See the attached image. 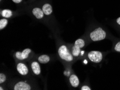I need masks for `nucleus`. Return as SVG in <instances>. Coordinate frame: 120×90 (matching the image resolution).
Returning <instances> with one entry per match:
<instances>
[{
  "mask_svg": "<svg viewBox=\"0 0 120 90\" xmlns=\"http://www.w3.org/2000/svg\"><path fill=\"white\" fill-rule=\"evenodd\" d=\"M58 55L63 60L70 62L73 60V56L70 53L66 46L63 45L58 49Z\"/></svg>",
  "mask_w": 120,
  "mask_h": 90,
  "instance_id": "f257e3e1",
  "label": "nucleus"
},
{
  "mask_svg": "<svg viewBox=\"0 0 120 90\" xmlns=\"http://www.w3.org/2000/svg\"><path fill=\"white\" fill-rule=\"evenodd\" d=\"M106 37V33L101 27H98L90 34V38L93 41L96 42L104 39Z\"/></svg>",
  "mask_w": 120,
  "mask_h": 90,
  "instance_id": "f03ea898",
  "label": "nucleus"
},
{
  "mask_svg": "<svg viewBox=\"0 0 120 90\" xmlns=\"http://www.w3.org/2000/svg\"><path fill=\"white\" fill-rule=\"evenodd\" d=\"M85 45L84 40L78 39L76 40L74 45L72 47V53L74 57H78L81 53V49L84 47Z\"/></svg>",
  "mask_w": 120,
  "mask_h": 90,
  "instance_id": "7ed1b4c3",
  "label": "nucleus"
},
{
  "mask_svg": "<svg viewBox=\"0 0 120 90\" xmlns=\"http://www.w3.org/2000/svg\"><path fill=\"white\" fill-rule=\"evenodd\" d=\"M88 57L92 62L95 63H99L102 60V54L100 51H92L88 53Z\"/></svg>",
  "mask_w": 120,
  "mask_h": 90,
  "instance_id": "20e7f679",
  "label": "nucleus"
},
{
  "mask_svg": "<svg viewBox=\"0 0 120 90\" xmlns=\"http://www.w3.org/2000/svg\"><path fill=\"white\" fill-rule=\"evenodd\" d=\"M31 52V50L30 49H25L22 52L17 51L16 52L15 56L18 59L24 60L28 57L29 55Z\"/></svg>",
  "mask_w": 120,
  "mask_h": 90,
  "instance_id": "39448f33",
  "label": "nucleus"
},
{
  "mask_svg": "<svg viewBox=\"0 0 120 90\" xmlns=\"http://www.w3.org/2000/svg\"><path fill=\"white\" fill-rule=\"evenodd\" d=\"M31 86L26 82H19L14 86V90H30Z\"/></svg>",
  "mask_w": 120,
  "mask_h": 90,
  "instance_id": "423d86ee",
  "label": "nucleus"
},
{
  "mask_svg": "<svg viewBox=\"0 0 120 90\" xmlns=\"http://www.w3.org/2000/svg\"><path fill=\"white\" fill-rule=\"evenodd\" d=\"M17 70L19 74L22 75V76H25L29 72L28 69L26 66L24 64L22 63H20L17 64Z\"/></svg>",
  "mask_w": 120,
  "mask_h": 90,
  "instance_id": "0eeeda50",
  "label": "nucleus"
},
{
  "mask_svg": "<svg viewBox=\"0 0 120 90\" xmlns=\"http://www.w3.org/2000/svg\"><path fill=\"white\" fill-rule=\"evenodd\" d=\"M70 82L73 87H78L79 85V80L78 77L75 74H72L70 77Z\"/></svg>",
  "mask_w": 120,
  "mask_h": 90,
  "instance_id": "6e6552de",
  "label": "nucleus"
},
{
  "mask_svg": "<svg viewBox=\"0 0 120 90\" xmlns=\"http://www.w3.org/2000/svg\"><path fill=\"white\" fill-rule=\"evenodd\" d=\"M32 14L37 18V19H41L44 17V12L43 10L39 8H35L32 10Z\"/></svg>",
  "mask_w": 120,
  "mask_h": 90,
  "instance_id": "1a4fd4ad",
  "label": "nucleus"
},
{
  "mask_svg": "<svg viewBox=\"0 0 120 90\" xmlns=\"http://www.w3.org/2000/svg\"><path fill=\"white\" fill-rule=\"evenodd\" d=\"M31 69L33 72L36 75H39L41 73V67L37 62H34L31 63Z\"/></svg>",
  "mask_w": 120,
  "mask_h": 90,
  "instance_id": "9d476101",
  "label": "nucleus"
},
{
  "mask_svg": "<svg viewBox=\"0 0 120 90\" xmlns=\"http://www.w3.org/2000/svg\"><path fill=\"white\" fill-rule=\"evenodd\" d=\"M42 10L44 14L46 15H51L52 12V6L50 4H49V3H46V4L43 5Z\"/></svg>",
  "mask_w": 120,
  "mask_h": 90,
  "instance_id": "9b49d317",
  "label": "nucleus"
},
{
  "mask_svg": "<svg viewBox=\"0 0 120 90\" xmlns=\"http://www.w3.org/2000/svg\"><path fill=\"white\" fill-rule=\"evenodd\" d=\"M38 60L39 63L41 64H46L50 62V58L48 55H43L39 57Z\"/></svg>",
  "mask_w": 120,
  "mask_h": 90,
  "instance_id": "f8f14e48",
  "label": "nucleus"
},
{
  "mask_svg": "<svg viewBox=\"0 0 120 90\" xmlns=\"http://www.w3.org/2000/svg\"><path fill=\"white\" fill-rule=\"evenodd\" d=\"M1 15L3 17L10 18L12 15V11L9 10V9H4V10L2 11Z\"/></svg>",
  "mask_w": 120,
  "mask_h": 90,
  "instance_id": "ddd939ff",
  "label": "nucleus"
},
{
  "mask_svg": "<svg viewBox=\"0 0 120 90\" xmlns=\"http://www.w3.org/2000/svg\"><path fill=\"white\" fill-rule=\"evenodd\" d=\"M8 21L7 19H1L0 20V30H2L8 24Z\"/></svg>",
  "mask_w": 120,
  "mask_h": 90,
  "instance_id": "4468645a",
  "label": "nucleus"
},
{
  "mask_svg": "<svg viewBox=\"0 0 120 90\" xmlns=\"http://www.w3.org/2000/svg\"><path fill=\"white\" fill-rule=\"evenodd\" d=\"M6 80V76L3 73H1L0 74V84H2Z\"/></svg>",
  "mask_w": 120,
  "mask_h": 90,
  "instance_id": "2eb2a0df",
  "label": "nucleus"
},
{
  "mask_svg": "<svg viewBox=\"0 0 120 90\" xmlns=\"http://www.w3.org/2000/svg\"><path fill=\"white\" fill-rule=\"evenodd\" d=\"M114 49L117 52H120V41L116 44L115 47H114Z\"/></svg>",
  "mask_w": 120,
  "mask_h": 90,
  "instance_id": "dca6fc26",
  "label": "nucleus"
},
{
  "mask_svg": "<svg viewBox=\"0 0 120 90\" xmlns=\"http://www.w3.org/2000/svg\"><path fill=\"white\" fill-rule=\"evenodd\" d=\"M81 90H90V88L87 85H84L81 88Z\"/></svg>",
  "mask_w": 120,
  "mask_h": 90,
  "instance_id": "f3484780",
  "label": "nucleus"
},
{
  "mask_svg": "<svg viewBox=\"0 0 120 90\" xmlns=\"http://www.w3.org/2000/svg\"><path fill=\"white\" fill-rule=\"evenodd\" d=\"M12 1L16 3H21L22 0H12Z\"/></svg>",
  "mask_w": 120,
  "mask_h": 90,
  "instance_id": "a211bd4d",
  "label": "nucleus"
},
{
  "mask_svg": "<svg viewBox=\"0 0 120 90\" xmlns=\"http://www.w3.org/2000/svg\"><path fill=\"white\" fill-rule=\"evenodd\" d=\"M116 22H117L118 24H119L120 25V17L117 18V20H116Z\"/></svg>",
  "mask_w": 120,
  "mask_h": 90,
  "instance_id": "6ab92c4d",
  "label": "nucleus"
},
{
  "mask_svg": "<svg viewBox=\"0 0 120 90\" xmlns=\"http://www.w3.org/2000/svg\"><path fill=\"white\" fill-rule=\"evenodd\" d=\"M0 90H3V88L2 87H0Z\"/></svg>",
  "mask_w": 120,
  "mask_h": 90,
  "instance_id": "aec40b11",
  "label": "nucleus"
}]
</instances>
